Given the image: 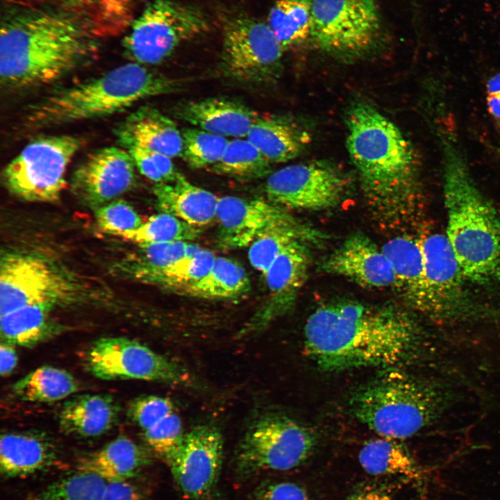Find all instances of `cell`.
<instances>
[{"mask_svg": "<svg viewBox=\"0 0 500 500\" xmlns=\"http://www.w3.org/2000/svg\"><path fill=\"white\" fill-rule=\"evenodd\" d=\"M303 333L306 355L328 372L394 368L416 358L424 341L422 329L406 312L345 300L317 308Z\"/></svg>", "mask_w": 500, "mask_h": 500, "instance_id": "cell-1", "label": "cell"}, {"mask_svg": "<svg viewBox=\"0 0 500 500\" xmlns=\"http://www.w3.org/2000/svg\"><path fill=\"white\" fill-rule=\"evenodd\" d=\"M96 50L68 17L44 12L17 16L1 29V88L17 92L53 83L90 61Z\"/></svg>", "mask_w": 500, "mask_h": 500, "instance_id": "cell-2", "label": "cell"}, {"mask_svg": "<svg viewBox=\"0 0 500 500\" xmlns=\"http://www.w3.org/2000/svg\"><path fill=\"white\" fill-rule=\"evenodd\" d=\"M181 84L144 65L126 63L51 91L28 106L24 124L32 129H42L110 116L141 100L177 91Z\"/></svg>", "mask_w": 500, "mask_h": 500, "instance_id": "cell-3", "label": "cell"}, {"mask_svg": "<svg viewBox=\"0 0 500 500\" xmlns=\"http://www.w3.org/2000/svg\"><path fill=\"white\" fill-rule=\"evenodd\" d=\"M346 145L367 197L383 206L410 196L416 184L418 159L401 130L365 101L350 106Z\"/></svg>", "mask_w": 500, "mask_h": 500, "instance_id": "cell-4", "label": "cell"}, {"mask_svg": "<svg viewBox=\"0 0 500 500\" xmlns=\"http://www.w3.org/2000/svg\"><path fill=\"white\" fill-rule=\"evenodd\" d=\"M442 147L446 235L464 277L483 281L500 260V222L456 146L443 138Z\"/></svg>", "mask_w": 500, "mask_h": 500, "instance_id": "cell-5", "label": "cell"}, {"mask_svg": "<svg viewBox=\"0 0 500 500\" xmlns=\"http://www.w3.org/2000/svg\"><path fill=\"white\" fill-rule=\"evenodd\" d=\"M447 399L439 386L390 368L356 389L349 406L353 417L381 437L401 440L435 421Z\"/></svg>", "mask_w": 500, "mask_h": 500, "instance_id": "cell-6", "label": "cell"}, {"mask_svg": "<svg viewBox=\"0 0 500 500\" xmlns=\"http://www.w3.org/2000/svg\"><path fill=\"white\" fill-rule=\"evenodd\" d=\"M317 444L311 428L283 414H264L252 422L239 444L236 471L249 476L262 471L290 470L303 464Z\"/></svg>", "mask_w": 500, "mask_h": 500, "instance_id": "cell-7", "label": "cell"}, {"mask_svg": "<svg viewBox=\"0 0 500 500\" xmlns=\"http://www.w3.org/2000/svg\"><path fill=\"white\" fill-rule=\"evenodd\" d=\"M382 22L375 0H312L310 39L322 51L345 61L376 47Z\"/></svg>", "mask_w": 500, "mask_h": 500, "instance_id": "cell-8", "label": "cell"}, {"mask_svg": "<svg viewBox=\"0 0 500 500\" xmlns=\"http://www.w3.org/2000/svg\"><path fill=\"white\" fill-rule=\"evenodd\" d=\"M82 144L81 139L72 135L33 139L5 166V187L27 201H58L66 186L67 166Z\"/></svg>", "mask_w": 500, "mask_h": 500, "instance_id": "cell-9", "label": "cell"}, {"mask_svg": "<svg viewBox=\"0 0 500 500\" xmlns=\"http://www.w3.org/2000/svg\"><path fill=\"white\" fill-rule=\"evenodd\" d=\"M208 28L205 15L194 7L173 0H153L133 22L123 47L133 62L157 65Z\"/></svg>", "mask_w": 500, "mask_h": 500, "instance_id": "cell-10", "label": "cell"}, {"mask_svg": "<svg viewBox=\"0 0 500 500\" xmlns=\"http://www.w3.org/2000/svg\"><path fill=\"white\" fill-rule=\"evenodd\" d=\"M284 49L267 22L249 17L229 22L224 31L222 69L246 85H267L281 73Z\"/></svg>", "mask_w": 500, "mask_h": 500, "instance_id": "cell-11", "label": "cell"}, {"mask_svg": "<svg viewBox=\"0 0 500 500\" xmlns=\"http://www.w3.org/2000/svg\"><path fill=\"white\" fill-rule=\"evenodd\" d=\"M76 283L45 259L28 253L4 255L0 265V316L32 306L74 300Z\"/></svg>", "mask_w": 500, "mask_h": 500, "instance_id": "cell-12", "label": "cell"}, {"mask_svg": "<svg viewBox=\"0 0 500 500\" xmlns=\"http://www.w3.org/2000/svg\"><path fill=\"white\" fill-rule=\"evenodd\" d=\"M86 366L94 376L106 381L136 379L190 385L189 372L146 345L124 337L94 341L86 355Z\"/></svg>", "mask_w": 500, "mask_h": 500, "instance_id": "cell-13", "label": "cell"}, {"mask_svg": "<svg viewBox=\"0 0 500 500\" xmlns=\"http://www.w3.org/2000/svg\"><path fill=\"white\" fill-rule=\"evenodd\" d=\"M347 188L343 174L324 162L292 164L270 173L265 191L267 199L287 209L319 210L341 201Z\"/></svg>", "mask_w": 500, "mask_h": 500, "instance_id": "cell-14", "label": "cell"}, {"mask_svg": "<svg viewBox=\"0 0 500 500\" xmlns=\"http://www.w3.org/2000/svg\"><path fill=\"white\" fill-rule=\"evenodd\" d=\"M224 440L220 431L201 424L185 434L167 464L174 480L187 498L203 500L215 490L222 463Z\"/></svg>", "mask_w": 500, "mask_h": 500, "instance_id": "cell-15", "label": "cell"}, {"mask_svg": "<svg viewBox=\"0 0 500 500\" xmlns=\"http://www.w3.org/2000/svg\"><path fill=\"white\" fill-rule=\"evenodd\" d=\"M425 282L429 300L428 317L454 319L469 312L462 294V270L446 235L433 232L419 238Z\"/></svg>", "mask_w": 500, "mask_h": 500, "instance_id": "cell-16", "label": "cell"}, {"mask_svg": "<svg viewBox=\"0 0 500 500\" xmlns=\"http://www.w3.org/2000/svg\"><path fill=\"white\" fill-rule=\"evenodd\" d=\"M135 169L127 150L105 147L91 152L75 169L71 188L83 203L98 208L133 186Z\"/></svg>", "mask_w": 500, "mask_h": 500, "instance_id": "cell-17", "label": "cell"}, {"mask_svg": "<svg viewBox=\"0 0 500 500\" xmlns=\"http://www.w3.org/2000/svg\"><path fill=\"white\" fill-rule=\"evenodd\" d=\"M307 242L297 240L274 260L263 275L267 295L241 335L257 333L288 312L294 306L308 268Z\"/></svg>", "mask_w": 500, "mask_h": 500, "instance_id": "cell-18", "label": "cell"}, {"mask_svg": "<svg viewBox=\"0 0 500 500\" xmlns=\"http://www.w3.org/2000/svg\"><path fill=\"white\" fill-rule=\"evenodd\" d=\"M215 220L219 244L226 249L249 247L269 227L301 223L269 200L233 196L219 197Z\"/></svg>", "mask_w": 500, "mask_h": 500, "instance_id": "cell-19", "label": "cell"}, {"mask_svg": "<svg viewBox=\"0 0 500 500\" xmlns=\"http://www.w3.org/2000/svg\"><path fill=\"white\" fill-rule=\"evenodd\" d=\"M322 269L362 288L395 287L392 265L381 247L361 233L349 236L324 260Z\"/></svg>", "mask_w": 500, "mask_h": 500, "instance_id": "cell-20", "label": "cell"}, {"mask_svg": "<svg viewBox=\"0 0 500 500\" xmlns=\"http://www.w3.org/2000/svg\"><path fill=\"white\" fill-rule=\"evenodd\" d=\"M172 110L176 118L194 127L234 138H247L258 116L242 103L223 97L183 102Z\"/></svg>", "mask_w": 500, "mask_h": 500, "instance_id": "cell-21", "label": "cell"}, {"mask_svg": "<svg viewBox=\"0 0 500 500\" xmlns=\"http://www.w3.org/2000/svg\"><path fill=\"white\" fill-rule=\"evenodd\" d=\"M120 147L136 145L175 158L182 156L183 138L174 121L155 108L141 106L115 130Z\"/></svg>", "mask_w": 500, "mask_h": 500, "instance_id": "cell-22", "label": "cell"}, {"mask_svg": "<svg viewBox=\"0 0 500 500\" xmlns=\"http://www.w3.org/2000/svg\"><path fill=\"white\" fill-rule=\"evenodd\" d=\"M381 249L392 265L394 288L408 305L428 315L429 300L419 238L408 234L397 235L385 242Z\"/></svg>", "mask_w": 500, "mask_h": 500, "instance_id": "cell-23", "label": "cell"}, {"mask_svg": "<svg viewBox=\"0 0 500 500\" xmlns=\"http://www.w3.org/2000/svg\"><path fill=\"white\" fill-rule=\"evenodd\" d=\"M153 192L162 212L192 226L200 228L215 220L219 197L181 174L172 182L156 183Z\"/></svg>", "mask_w": 500, "mask_h": 500, "instance_id": "cell-24", "label": "cell"}, {"mask_svg": "<svg viewBox=\"0 0 500 500\" xmlns=\"http://www.w3.org/2000/svg\"><path fill=\"white\" fill-rule=\"evenodd\" d=\"M119 411L112 395H78L64 403L59 413V426L63 432L74 436L98 437L115 426Z\"/></svg>", "mask_w": 500, "mask_h": 500, "instance_id": "cell-25", "label": "cell"}, {"mask_svg": "<svg viewBox=\"0 0 500 500\" xmlns=\"http://www.w3.org/2000/svg\"><path fill=\"white\" fill-rule=\"evenodd\" d=\"M56 459L55 444L43 433L10 432L1 436L0 470L5 477L33 474L51 466Z\"/></svg>", "mask_w": 500, "mask_h": 500, "instance_id": "cell-26", "label": "cell"}, {"mask_svg": "<svg viewBox=\"0 0 500 500\" xmlns=\"http://www.w3.org/2000/svg\"><path fill=\"white\" fill-rule=\"evenodd\" d=\"M150 461L146 449L122 436L82 458L78 470L94 474L107 483L128 481Z\"/></svg>", "mask_w": 500, "mask_h": 500, "instance_id": "cell-27", "label": "cell"}, {"mask_svg": "<svg viewBox=\"0 0 500 500\" xmlns=\"http://www.w3.org/2000/svg\"><path fill=\"white\" fill-rule=\"evenodd\" d=\"M271 163L296 158L310 143L308 132L280 117L258 115L246 138Z\"/></svg>", "mask_w": 500, "mask_h": 500, "instance_id": "cell-28", "label": "cell"}, {"mask_svg": "<svg viewBox=\"0 0 500 500\" xmlns=\"http://www.w3.org/2000/svg\"><path fill=\"white\" fill-rule=\"evenodd\" d=\"M249 289L250 281L244 267L232 259L217 256L210 270L181 293L200 299L229 300L242 297Z\"/></svg>", "mask_w": 500, "mask_h": 500, "instance_id": "cell-29", "label": "cell"}, {"mask_svg": "<svg viewBox=\"0 0 500 500\" xmlns=\"http://www.w3.org/2000/svg\"><path fill=\"white\" fill-rule=\"evenodd\" d=\"M78 390L76 378L67 371L44 365L28 373L12 386L14 395L27 402L51 403Z\"/></svg>", "mask_w": 500, "mask_h": 500, "instance_id": "cell-30", "label": "cell"}, {"mask_svg": "<svg viewBox=\"0 0 500 500\" xmlns=\"http://www.w3.org/2000/svg\"><path fill=\"white\" fill-rule=\"evenodd\" d=\"M362 468L374 476L394 475L418 478V467L404 447L385 438L367 441L358 453Z\"/></svg>", "mask_w": 500, "mask_h": 500, "instance_id": "cell-31", "label": "cell"}, {"mask_svg": "<svg viewBox=\"0 0 500 500\" xmlns=\"http://www.w3.org/2000/svg\"><path fill=\"white\" fill-rule=\"evenodd\" d=\"M322 239L321 233L302 223L274 226L265 230L249 247V260L263 276L278 255L294 240L316 243Z\"/></svg>", "mask_w": 500, "mask_h": 500, "instance_id": "cell-32", "label": "cell"}, {"mask_svg": "<svg viewBox=\"0 0 500 500\" xmlns=\"http://www.w3.org/2000/svg\"><path fill=\"white\" fill-rule=\"evenodd\" d=\"M284 50L310 39L312 0H276L266 21Z\"/></svg>", "mask_w": 500, "mask_h": 500, "instance_id": "cell-33", "label": "cell"}, {"mask_svg": "<svg viewBox=\"0 0 500 500\" xmlns=\"http://www.w3.org/2000/svg\"><path fill=\"white\" fill-rule=\"evenodd\" d=\"M53 307L32 305L1 315V341L22 347H31L50 333L49 313Z\"/></svg>", "mask_w": 500, "mask_h": 500, "instance_id": "cell-34", "label": "cell"}, {"mask_svg": "<svg viewBox=\"0 0 500 500\" xmlns=\"http://www.w3.org/2000/svg\"><path fill=\"white\" fill-rule=\"evenodd\" d=\"M139 251L126 265V272L142 281L148 275L171 267L200 252L203 248L189 241L139 246Z\"/></svg>", "mask_w": 500, "mask_h": 500, "instance_id": "cell-35", "label": "cell"}, {"mask_svg": "<svg viewBox=\"0 0 500 500\" xmlns=\"http://www.w3.org/2000/svg\"><path fill=\"white\" fill-rule=\"evenodd\" d=\"M269 162L246 138L228 141L220 160L210 168L216 174L252 179L268 176Z\"/></svg>", "mask_w": 500, "mask_h": 500, "instance_id": "cell-36", "label": "cell"}, {"mask_svg": "<svg viewBox=\"0 0 500 500\" xmlns=\"http://www.w3.org/2000/svg\"><path fill=\"white\" fill-rule=\"evenodd\" d=\"M200 228L164 212L149 217L135 230L122 238L140 245L189 241L197 238Z\"/></svg>", "mask_w": 500, "mask_h": 500, "instance_id": "cell-37", "label": "cell"}, {"mask_svg": "<svg viewBox=\"0 0 500 500\" xmlns=\"http://www.w3.org/2000/svg\"><path fill=\"white\" fill-rule=\"evenodd\" d=\"M216 257L212 251L203 249L194 256L148 275L142 281L181 292L203 278L210 270Z\"/></svg>", "mask_w": 500, "mask_h": 500, "instance_id": "cell-38", "label": "cell"}, {"mask_svg": "<svg viewBox=\"0 0 500 500\" xmlns=\"http://www.w3.org/2000/svg\"><path fill=\"white\" fill-rule=\"evenodd\" d=\"M107 484L94 474L78 470L49 485L35 500H103Z\"/></svg>", "mask_w": 500, "mask_h": 500, "instance_id": "cell-39", "label": "cell"}, {"mask_svg": "<svg viewBox=\"0 0 500 500\" xmlns=\"http://www.w3.org/2000/svg\"><path fill=\"white\" fill-rule=\"evenodd\" d=\"M183 138L182 157L193 169L211 167L222 158L228 143L227 138L202 129L185 128Z\"/></svg>", "mask_w": 500, "mask_h": 500, "instance_id": "cell-40", "label": "cell"}, {"mask_svg": "<svg viewBox=\"0 0 500 500\" xmlns=\"http://www.w3.org/2000/svg\"><path fill=\"white\" fill-rule=\"evenodd\" d=\"M142 432L148 448L167 464L177 452L185 434L181 418L175 412Z\"/></svg>", "mask_w": 500, "mask_h": 500, "instance_id": "cell-41", "label": "cell"}, {"mask_svg": "<svg viewBox=\"0 0 500 500\" xmlns=\"http://www.w3.org/2000/svg\"><path fill=\"white\" fill-rule=\"evenodd\" d=\"M96 221L102 231L121 238L143 222L133 206L123 200H114L98 208Z\"/></svg>", "mask_w": 500, "mask_h": 500, "instance_id": "cell-42", "label": "cell"}, {"mask_svg": "<svg viewBox=\"0 0 500 500\" xmlns=\"http://www.w3.org/2000/svg\"><path fill=\"white\" fill-rule=\"evenodd\" d=\"M174 412L175 406L171 399L157 395H143L130 403L128 416L144 431Z\"/></svg>", "mask_w": 500, "mask_h": 500, "instance_id": "cell-43", "label": "cell"}, {"mask_svg": "<svg viewBox=\"0 0 500 500\" xmlns=\"http://www.w3.org/2000/svg\"><path fill=\"white\" fill-rule=\"evenodd\" d=\"M249 500H310L306 490L290 481L265 483L257 488Z\"/></svg>", "mask_w": 500, "mask_h": 500, "instance_id": "cell-44", "label": "cell"}, {"mask_svg": "<svg viewBox=\"0 0 500 500\" xmlns=\"http://www.w3.org/2000/svg\"><path fill=\"white\" fill-rule=\"evenodd\" d=\"M131 156L136 169L144 176L156 183H162L155 151L132 145L125 148Z\"/></svg>", "mask_w": 500, "mask_h": 500, "instance_id": "cell-45", "label": "cell"}, {"mask_svg": "<svg viewBox=\"0 0 500 500\" xmlns=\"http://www.w3.org/2000/svg\"><path fill=\"white\" fill-rule=\"evenodd\" d=\"M103 500H143L139 490L128 481L108 483Z\"/></svg>", "mask_w": 500, "mask_h": 500, "instance_id": "cell-46", "label": "cell"}, {"mask_svg": "<svg viewBox=\"0 0 500 500\" xmlns=\"http://www.w3.org/2000/svg\"><path fill=\"white\" fill-rule=\"evenodd\" d=\"M13 344L1 341L0 346V372L2 376L9 375L16 367L18 358Z\"/></svg>", "mask_w": 500, "mask_h": 500, "instance_id": "cell-47", "label": "cell"}, {"mask_svg": "<svg viewBox=\"0 0 500 500\" xmlns=\"http://www.w3.org/2000/svg\"><path fill=\"white\" fill-rule=\"evenodd\" d=\"M346 500H392L385 489L376 485H365L353 492Z\"/></svg>", "mask_w": 500, "mask_h": 500, "instance_id": "cell-48", "label": "cell"}, {"mask_svg": "<svg viewBox=\"0 0 500 500\" xmlns=\"http://www.w3.org/2000/svg\"><path fill=\"white\" fill-rule=\"evenodd\" d=\"M487 106L489 112L500 119V92L488 94Z\"/></svg>", "mask_w": 500, "mask_h": 500, "instance_id": "cell-49", "label": "cell"}, {"mask_svg": "<svg viewBox=\"0 0 500 500\" xmlns=\"http://www.w3.org/2000/svg\"><path fill=\"white\" fill-rule=\"evenodd\" d=\"M488 94L500 92V72L492 76L487 83Z\"/></svg>", "mask_w": 500, "mask_h": 500, "instance_id": "cell-50", "label": "cell"}, {"mask_svg": "<svg viewBox=\"0 0 500 500\" xmlns=\"http://www.w3.org/2000/svg\"><path fill=\"white\" fill-rule=\"evenodd\" d=\"M108 1H112V2H115V1L119 2V1H121L122 0H108Z\"/></svg>", "mask_w": 500, "mask_h": 500, "instance_id": "cell-51", "label": "cell"}]
</instances>
